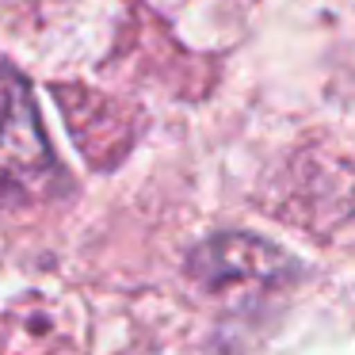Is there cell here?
I'll return each instance as SVG.
<instances>
[{
    "label": "cell",
    "mask_w": 355,
    "mask_h": 355,
    "mask_svg": "<svg viewBox=\"0 0 355 355\" xmlns=\"http://www.w3.org/2000/svg\"><path fill=\"white\" fill-rule=\"evenodd\" d=\"M54 149L42 134L35 92L0 58V207L35 199L50 187Z\"/></svg>",
    "instance_id": "cell-1"
}]
</instances>
